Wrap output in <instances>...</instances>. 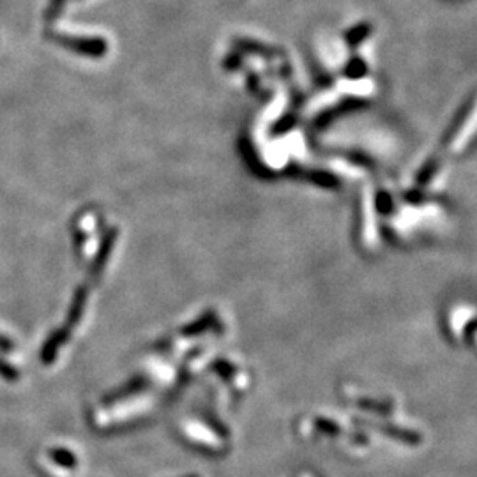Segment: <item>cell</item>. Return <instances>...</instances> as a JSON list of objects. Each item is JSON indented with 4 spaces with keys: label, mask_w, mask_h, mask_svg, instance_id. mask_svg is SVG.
I'll return each mask as SVG.
<instances>
[{
    "label": "cell",
    "mask_w": 477,
    "mask_h": 477,
    "mask_svg": "<svg viewBox=\"0 0 477 477\" xmlns=\"http://www.w3.org/2000/svg\"><path fill=\"white\" fill-rule=\"evenodd\" d=\"M16 348L15 341L9 340L8 336H4V334H0V350L2 352H13Z\"/></svg>",
    "instance_id": "cell-8"
},
{
    "label": "cell",
    "mask_w": 477,
    "mask_h": 477,
    "mask_svg": "<svg viewBox=\"0 0 477 477\" xmlns=\"http://www.w3.org/2000/svg\"><path fill=\"white\" fill-rule=\"evenodd\" d=\"M111 242H114V235H108V239L103 242V244H101L100 253H97V256H95L94 265H92V272H100L101 269H103L104 260H107L108 253H110V249H111Z\"/></svg>",
    "instance_id": "cell-5"
},
{
    "label": "cell",
    "mask_w": 477,
    "mask_h": 477,
    "mask_svg": "<svg viewBox=\"0 0 477 477\" xmlns=\"http://www.w3.org/2000/svg\"><path fill=\"white\" fill-rule=\"evenodd\" d=\"M69 340V329L68 327H62V329H57V331H54L50 334V336L46 338L45 345H42L41 348V361L42 364H52L55 361V357H57V352H58V347H61L62 343H65V341Z\"/></svg>",
    "instance_id": "cell-2"
},
{
    "label": "cell",
    "mask_w": 477,
    "mask_h": 477,
    "mask_svg": "<svg viewBox=\"0 0 477 477\" xmlns=\"http://www.w3.org/2000/svg\"><path fill=\"white\" fill-rule=\"evenodd\" d=\"M85 297H87V290H85V288H78L77 295H75V299H73V304H71V309H69L68 329L75 327V325L78 324V318H80L81 313H84Z\"/></svg>",
    "instance_id": "cell-3"
},
{
    "label": "cell",
    "mask_w": 477,
    "mask_h": 477,
    "mask_svg": "<svg viewBox=\"0 0 477 477\" xmlns=\"http://www.w3.org/2000/svg\"><path fill=\"white\" fill-rule=\"evenodd\" d=\"M64 4H65V0H50V4H48V8H46V11H45V22H48V23L55 22V19L61 16L62 9H64Z\"/></svg>",
    "instance_id": "cell-6"
},
{
    "label": "cell",
    "mask_w": 477,
    "mask_h": 477,
    "mask_svg": "<svg viewBox=\"0 0 477 477\" xmlns=\"http://www.w3.org/2000/svg\"><path fill=\"white\" fill-rule=\"evenodd\" d=\"M50 458L61 467H68V469H75V467H77V458H75L73 453L68 449H62V447H55V449H52Z\"/></svg>",
    "instance_id": "cell-4"
},
{
    "label": "cell",
    "mask_w": 477,
    "mask_h": 477,
    "mask_svg": "<svg viewBox=\"0 0 477 477\" xmlns=\"http://www.w3.org/2000/svg\"><path fill=\"white\" fill-rule=\"evenodd\" d=\"M45 38L57 42V45L64 46V48L77 52V54L91 55V57H101V55L104 54V50H107V45H104L101 39L73 38V36L57 34V32H45Z\"/></svg>",
    "instance_id": "cell-1"
},
{
    "label": "cell",
    "mask_w": 477,
    "mask_h": 477,
    "mask_svg": "<svg viewBox=\"0 0 477 477\" xmlns=\"http://www.w3.org/2000/svg\"><path fill=\"white\" fill-rule=\"evenodd\" d=\"M0 377L8 382H18L19 380V371L15 366H11L9 363H6L4 359H0Z\"/></svg>",
    "instance_id": "cell-7"
}]
</instances>
